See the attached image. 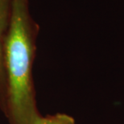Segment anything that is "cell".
Masks as SVG:
<instances>
[{"mask_svg": "<svg viewBox=\"0 0 124 124\" xmlns=\"http://www.w3.org/2000/svg\"><path fill=\"white\" fill-rule=\"evenodd\" d=\"M39 31L28 0H14L4 53L7 101L3 115L9 124H34L42 115L33 79Z\"/></svg>", "mask_w": 124, "mask_h": 124, "instance_id": "obj_1", "label": "cell"}, {"mask_svg": "<svg viewBox=\"0 0 124 124\" xmlns=\"http://www.w3.org/2000/svg\"><path fill=\"white\" fill-rule=\"evenodd\" d=\"M14 0H0V110L4 113L7 101L4 53L7 34L11 20Z\"/></svg>", "mask_w": 124, "mask_h": 124, "instance_id": "obj_2", "label": "cell"}, {"mask_svg": "<svg viewBox=\"0 0 124 124\" xmlns=\"http://www.w3.org/2000/svg\"><path fill=\"white\" fill-rule=\"evenodd\" d=\"M34 124H77L73 116L65 113L41 115Z\"/></svg>", "mask_w": 124, "mask_h": 124, "instance_id": "obj_3", "label": "cell"}]
</instances>
